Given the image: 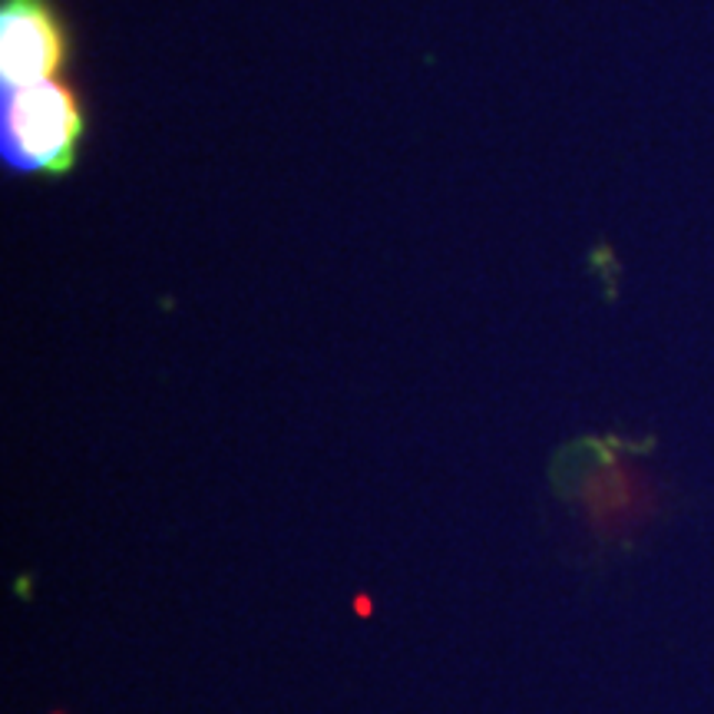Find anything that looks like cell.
<instances>
[{
  "instance_id": "3",
  "label": "cell",
  "mask_w": 714,
  "mask_h": 714,
  "mask_svg": "<svg viewBox=\"0 0 714 714\" xmlns=\"http://www.w3.org/2000/svg\"><path fill=\"white\" fill-rule=\"evenodd\" d=\"M354 609H358L361 615H371V599H368V596H361V599H354Z\"/></svg>"
},
{
  "instance_id": "2",
  "label": "cell",
  "mask_w": 714,
  "mask_h": 714,
  "mask_svg": "<svg viewBox=\"0 0 714 714\" xmlns=\"http://www.w3.org/2000/svg\"><path fill=\"white\" fill-rule=\"evenodd\" d=\"M73 56V33L56 0H0V86L56 80Z\"/></svg>"
},
{
  "instance_id": "1",
  "label": "cell",
  "mask_w": 714,
  "mask_h": 714,
  "mask_svg": "<svg viewBox=\"0 0 714 714\" xmlns=\"http://www.w3.org/2000/svg\"><path fill=\"white\" fill-rule=\"evenodd\" d=\"M90 113L80 86L66 76L3 90L0 159L7 173L30 179H63L76 169Z\"/></svg>"
}]
</instances>
